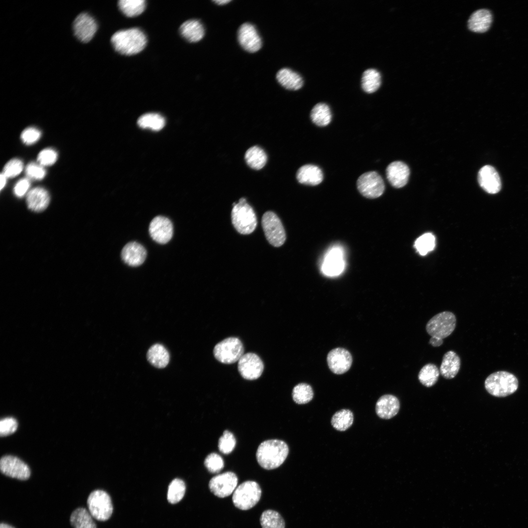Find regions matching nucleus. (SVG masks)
<instances>
[{
	"instance_id": "f257e3e1",
	"label": "nucleus",
	"mask_w": 528,
	"mask_h": 528,
	"mask_svg": "<svg viewBox=\"0 0 528 528\" xmlns=\"http://www.w3.org/2000/svg\"><path fill=\"white\" fill-rule=\"evenodd\" d=\"M289 452L287 444L279 440H269L262 442L256 452L260 465L270 470L279 467L286 460Z\"/></svg>"
},
{
	"instance_id": "f03ea898",
	"label": "nucleus",
	"mask_w": 528,
	"mask_h": 528,
	"mask_svg": "<svg viewBox=\"0 0 528 528\" xmlns=\"http://www.w3.org/2000/svg\"><path fill=\"white\" fill-rule=\"evenodd\" d=\"M110 41L116 51L126 55L140 52L147 44L146 35L138 28L119 30L113 34Z\"/></svg>"
},
{
	"instance_id": "7ed1b4c3",
	"label": "nucleus",
	"mask_w": 528,
	"mask_h": 528,
	"mask_svg": "<svg viewBox=\"0 0 528 528\" xmlns=\"http://www.w3.org/2000/svg\"><path fill=\"white\" fill-rule=\"evenodd\" d=\"M517 378L513 374L504 371L494 372L485 380L484 387L491 395L504 397L515 392L518 387Z\"/></svg>"
},
{
	"instance_id": "20e7f679",
	"label": "nucleus",
	"mask_w": 528,
	"mask_h": 528,
	"mask_svg": "<svg viewBox=\"0 0 528 528\" xmlns=\"http://www.w3.org/2000/svg\"><path fill=\"white\" fill-rule=\"evenodd\" d=\"M231 220L236 230L243 235L252 233L257 224L255 213L244 198H240L238 203H233Z\"/></svg>"
},
{
	"instance_id": "39448f33",
	"label": "nucleus",
	"mask_w": 528,
	"mask_h": 528,
	"mask_svg": "<svg viewBox=\"0 0 528 528\" xmlns=\"http://www.w3.org/2000/svg\"><path fill=\"white\" fill-rule=\"evenodd\" d=\"M262 490L259 484L253 481L243 482L233 492L232 502L238 508L247 510L254 507L259 501Z\"/></svg>"
},
{
	"instance_id": "423d86ee",
	"label": "nucleus",
	"mask_w": 528,
	"mask_h": 528,
	"mask_svg": "<svg viewBox=\"0 0 528 528\" xmlns=\"http://www.w3.org/2000/svg\"><path fill=\"white\" fill-rule=\"evenodd\" d=\"M87 505L92 517L98 521L108 520L112 513L111 498L104 490L98 489L91 492L88 498Z\"/></svg>"
},
{
	"instance_id": "0eeeda50",
	"label": "nucleus",
	"mask_w": 528,
	"mask_h": 528,
	"mask_svg": "<svg viewBox=\"0 0 528 528\" xmlns=\"http://www.w3.org/2000/svg\"><path fill=\"white\" fill-rule=\"evenodd\" d=\"M243 345L237 337H228L218 343L215 346L213 354L221 363L231 364L239 361L243 355Z\"/></svg>"
},
{
	"instance_id": "6e6552de",
	"label": "nucleus",
	"mask_w": 528,
	"mask_h": 528,
	"mask_svg": "<svg viewBox=\"0 0 528 528\" xmlns=\"http://www.w3.org/2000/svg\"><path fill=\"white\" fill-rule=\"evenodd\" d=\"M456 326V318L451 312L439 313L431 318L426 325V330L431 336L442 339L449 336Z\"/></svg>"
},
{
	"instance_id": "1a4fd4ad",
	"label": "nucleus",
	"mask_w": 528,
	"mask_h": 528,
	"mask_svg": "<svg viewBox=\"0 0 528 528\" xmlns=\"http://www.w3.org/2000/svg\"><path fill=\"white\" fill-rule=\"evenodd\" d=\"M262 225L266 239L272 245L279 247L284 243L286 240L285 230L275 213L266 212L262 217Z\"/></svg>"
},
{
	"instance_id": "9d476101",
	"label": "nucleus",
	"mask_w": 528,
	"mask_h": 528,
	"mask_svg": "<svg viewBox=\"0 0 528 528\" xmlns=\"http://www.w3.org/2000/svg\"><path fill=\"white\" fill-rule=\"evenodd\" d=\"M356 184L360 193L368 198L379 197L385 189L382 177L374 171L366 172L361 175L357 179Z\"/></svg>"
},
{
	"instance_id": "9b49d317",
	"label": "nucleus",
	"mask_w": 528,
	"mask_h": 528,
	"mask_svg": "<svg viewBox=\"0 0 528 528\" xmlns=\"http://www.w3.org/2000/svg\"><path fill=\"white\" fill-rule=\"evenodd\" d=\"M238 481V477L235 473L231 471L225 472L213 477L209 481V488L215 496L225 498L235 491Z\"/></svg>"
},
{
	"instance_id": "f8f14e48",
	"label": "nucleus",
	"mask_w": 528,
	"mask_h": 528,
	"mask_svg": "<svg viewBox=\"0 0 528 528\" xmlns=\"http://www.w3.org/2000/svg\"><path fill=\"white\" fill-rule=\"evenodd\" d=\"M264 364L256 354L248 352L243 354L238 361V369L242 376L245 379L258 378L264 370Z\"/></svg>"
},
{
	"instance_id": "ddd939ff",
	"label": "nucleus",
	"mask_w": 528,
	"mask_h": 528,
	"mask_svg": "<svg viewBox=\"0 0 528 528\" xmlns=\"http://www.w3.org/2000/svg\"><path fill=\"white\" fill-rule=\"evenodd\" d=\"M0 469L5 475L20 480H27L30 476L28 465L18 458L13 456H4L1 458Z\"/></svg>"
},
{
	"instance_id": "4468645a",
	"label": "nucleus",
	"mask_w": 528,
	"mask_h": 528,
	"mask_svg": "<svg viewBox=\"0 0 528 528\" xmlns=\"http://www.w3.org/2000/svg\"><path fill=\"white\" fill-rule=\"evenodd\" d=\"M97 29V24L90 15L86 13L79 14L73 23L74 35L80 41L87 43L94 36Z\"/></svg>"
},
{
	"instance_id": "2eb2a0df",
	"label": "nucleus",
	"mask_w": 528,
	"mask_h": 528,
	"mask_svg": "<svg viewBox=\"0 0 528 528\" xmlns=\"http://www.w3.org/2000/svg\"><path fill=\"white\" fill-rule=\"evenodd\" d=\"M149 233L151 238L156 242L165 244L173 237V226L167 218L158 216L154 218L149 225Z\"/></svg>"
},
{
	"instance_id": "dca6fc26",
	"label": "nucleus",
	"mask_w": 528,
	"mask_h": 528,
	"mask_svg": "<svg viewBox=\"0 0 528 528\" xmlns=\"http://www.w3.org/2000/svg\"><path fill=\"white\" fill-rule=\"evenodd\" d=\"M327 362L330 371L335 374H341L347 372L352 362L350 352L342 348H335L327 356Z\"/></svg>"
},
{
	"instance_id": "f3484780",
	"label": "nucleus",
	"mask_w": 528,
	"mask_h": 528,
	"mask_svg": "<svg viewBox=\"0 0 528 528\" xmlns=\"http://www.w3.org/2000/svg\"><path fill=\"white\" fill-rule=\"evenodd\" d=\"M238 38L242 47L249 52H255L262 46L261 38L254 26L251 23H244L240 27Z\"/></svg>"
},
{
	"instance_id": "a211bd4d",
	"label": "nucleus",
	"mask_w": 528,
	"mask_h": 528,
	"mask_svg": "<svg viewBox=\"0 0 528 528\" xmlns=\"http://www.w3.org/2000/svg\"><path fill=\"white\" fill-rule=\"evenodd\" d=\"M478 181L480 186L487 193L495 194L501 189V181L496 169L490 165H485L478 172Z\"/></svg>"
},
{
	"instance_id": "6ab92c4d",
	"label": "nucleus",
	"mask_w": 528,
	"mask_h": 528,
	"mask_svg": "<svg viewBox=\"0 0 528 528\" xmlns=\"http://www.w3.org/2000/svg\"><path fill=\"white\" fill-rule=\"evenodd\" d=\"M410 175L408 166L399 161L390 163L386 169V176L390 183L395 188L404 186L408 182Z\"/></svg>"
},
{
	"instance_id": "aec40b11",
	"label": "nucleus",
	"mask_w": 528,
	"mask_h": 528,
	"mask_svg": "<svg viewBox=\"0 0 528 528\" xmlns=\"http://www.w3.org/2000/svg\"><path fill=\"white\" fill-rule=\"evenodd\" d=\"M147 256L144 247L138 242H132L127 243L121 251V258L127 264L137 266L142 264Z\"/></svg>"
},
{
	"instance_id": "412c9836",
	"label": "nucleus",
	"mask_w": 528,
	"mask_h": 528,
	"mask_svg": "<svg viewBox=\"0 0 528 528\" xmlns=\"http://www.w3.org/2000/svg\"><path fill=\"white\" fill-rule=\"evenodd\" d=\"M400 403L398 398L392 395L381 396L375 405L377 415L383 419H390L395 417L398 412Z\"/></svg>"
},
{
	"instance_id": "4be33fe9",
	"label": "nucleus",
	"mask_w": 528,
	"mask_h": 528,
	"mask_svg": "<svg viewBox=\"0 0 528 528\" xmlns=\"http://www.w3.org/2000/svg\"><path fill=\"white\" fill-rule=\"evenodd\" d=\"M344 268V261L341 250L338 248L331 249L327 254L322 269L328 276H333L339 275Z\"/></svg>"
},
{
	"instance_id": "5701e85b",
	"label": "nucleus",
	"mask_w": 528,
	"mask_h": 528,
	"mask_svg": "<svg viewBox=\"0 0 528 528\" xmlns=\"http://www.w3.org/2000/svg\"><path fill=\"white\" fill-rule=\"evenodd\" d=\"M296 178L301 184L315 186L323 181V174L319 167L312 164H306L298 170Z\"/></svg>"
},
{
	"instance_id": "b1692460",
	"label": "nucleus",
	"mask_w": 528,
	"mask_h": 528,
	"mask_svg": "<svg viewBox=\"0 0 528 528\" xmlns=\"http://www.w3.org/2000/svg\"><path fill=\"white\" fill-rule=\"evenodd\" d=\"M26 204L29 209L35 212L44 210L48 205L50 197L48 192L42 187H35L26 195Z\"/></svg>"
},
{
	"instance_id": "393cba45",
	"label": "nucleus",
	"mask_w": 528,
	"mask_h": 528,
	"mask_svg": "<svg viewBox=\"0 0 528 528\" xmlns=\"http://www.w3.org/2000/svg\"><path fill=\"white\" fill-rule=\"evenodd\" d=\"M492 21L490 11L486 9L476 10L468 21V27L472 31L483 33L489 28Z\"/></svg>"
},
{
	"instance_id": "a878e982",
	"label": "nucleus",
	"mask_w": 528,
	"mask_h": 528,
	"mask_svg": "<svg viewBox=\"0 0 528 528\" xmlns=\"http://www.w3.org/2000/svg\"><path fill=\"white\" fill-rule=\"evenodd\" d=\"M461 366V359L453 351L446 352L443 355L440 368V373L445 378H453L458 373Z\"/></svg>"
},
{
	"instance_id": "bb28decb",
	"label": "nucleus",
	"mask_w": 528,
	"mask_h": 528,
	"mask_svg": "<svg viewBox=\"0 0 528 528\" xmlns=\"http://www.w3.org/2000/svg\"><path fill=\"white\" fill-rule=\"evenodd\" d=\"M181 35L190 42H197L204 35L202 23L197 20H190L184 22L179 29Z\"/></svg>"
},
{
	"instance_id": "cd10ccee",
	"label": "nucleus",
	"mask_w": 528,
	"mask_h": 528,
	"mask_svg": "<svg viewBox=\"0 0 528 528\" xmlns=\"http://www.w3.org/2000/svg\"><path fill=\"white\" fill-rule=\"evenodd\" d=\"M278 82L284 88L290 90H297L303 84V80L300 74L288 68H283L276 74Z\"/></svg>"
},
{
	"instance_id": "c85d7f7f",
	"label": "nucleus",
	"mask_w": 528,
	"mask_h": 528,
	"mask_svg": "<svg viewBox=\"0 0 528 528\" xmlns=\"http://www.w3.org/2000/svg\"><path fill=\"white\" fill-rule=\"evenodd\" d=\"M148 361L157 368H164L168 364L170 355L167 350L161 344L152 346L147 353Z\"/></svg>"
},
{
	"instance_id": "c756f323",
	"label": "nucleus",
	"mask_w": 528,
	"mask_h": 528,
	"mask_svg": "<svg viewBox=\"0 0 528 528\" xmlns=\"http://www.w3.org/2000/svg\"><path fill=\"white\" fill-rule=\"evenodd\" d=\"M244 159L247 164L255 170L263 168L267 161V155L265 152L260 147L255 146L249 148L244 155Z\"/></svg>"
},
{
	"instance_id": "7c9ffc66",
	"label": "nucleus",
	"mask_w": 528,
	"mask_h": 528,
	"mask_svg": "<svg viewBox=\"0 0 528 528\" xmlns=\"http://www.w3.org/2000/svg\"><path fill=\"white\" fill-rule=\"evenodd\" d=\"M92 517L86 508L79 507L72 512L70 522L73 528H96Z\"/></svg>"
},
{
	"instance_id": "2f4dec72",
	"label": "nucleus",
	"mask_w": 528,
	"mask_h": 528,
	"mask_svg": "<svg viewBox=\"0 0 528 528\" xmlns=\"http://www.w3.org/2000/svg\"><path fill=\"white\" fill-rule=\"evenodd\" d=\"M310 116L313 123L320 127L329 124L332 117L330 107L324 103L316 104L312 109Z\"/></svg>"
},
{
	"instance_id": "473e14b6",
	"label": "nucleus",
	"mask_w": 528,
	"mask_h": 528,
	"mask_svg": "<svg viewBox=\"0 0 528 528\" xmlns=\"http://www.w3.org/2000/svg\"><path fill=\"white\" fill-rule=\"evenodd\" d=\"M380 84L381 75L376 69L369 68L364 71L362 76L361 86L365 91L374 92L379 88Z\"/></svg>"
},
{
	"instance_id": "72a5a7b5",
	"label": "nucleus",
	"mask_w": 528,
	"mask_h": 528,
	"mask_svg": "<svg viewBox=\"0 0 528 528\" xmlns=\"http://www.w3.org/2000/svg\"><path fill=\"white\" fill-rule=\"evenodd\" d=\"M440 371L434 364L428 363L420 369L418 374L419 382L424 386L430 387L434 385L438 380Z\"/></svg>"
},
{
	"instance_id": "f704fd0d",
	"label": "nucleus",
	"mask_w": 528,
	"mask_h": 528,
	"mask_svg": "<svg viewBox=\"0 0 528 528\" xmlns=\"http://www.w3.org/2000/svg\"><path fill=\"white\" fill-rule=\"evenodd\" d=\"M353 421V415L352 412L348 409H342L333 415L331 424L336 430L344 431L351 426Z\"/></svg>"
},
{
	"instance_id": "c9c22d12",
	"label": "nucleus",
	"mask_w": 528,
	"mask_h": 528,
	"mask_svg": "<svg viewBox=\"0 0 528 528\" xmlns=\"http://www.w3.org/2000/svg\"><path fill=\"white\" fill-rule=\"evenodd\" d=\"M260 522L262 528H285V522L276 511L267 509L261 514Z\"/></svg>"
},
{
	"instance_id": "e433bc0d",
	"label": "nucleus",
	"mask_w": 528,
	"mask_h": 528,
	"mask_svg": "<svg viewBox=\"0 0 528 528\" xmlns=\"http://www.w3.org/2000/svg\"><path fill=\"white\" fill-rule=\"evenodd\" d=\"M165 123L164 117L156 113H148L141 116L137 120L138 126L143 129L149 128L154 131L162 129Z\"/></svg>"
},
{
	"instance_id": "4c0bfd02",
	"label": "nucleus",
	"mask_w": 528,
	"mask_h": 528,
	"mask_svg": "<svg viewBox=\"0 0 528 528\" xmlns=\"http://www.w3.org/2000/svg\"><path fill=\"white\" fill-rule=\"evenodd\" d=\"M118 5L124 14L131 17L138 16L144 11L146 1L144 0H120L118 2Z\"/></svg>"
},
{
	"instance_id": "58836bf2",
	"label": "nucleus",
	"mask_w": 528,
	"mask_h": 528,
	"mask_svg": "<svg viewBox=\"0 0 528 528\" xmlns=\"http://www.w3.org/2000/svg\"><path fill=\"white\" fill-rule=\"evenodd\" d=\"M292 398L298 404H303L310 402L313 397V391L311 386L305 383L296 385L293 389Z\"/></svg>"
},
{
	"instance_id": "ea45409f",
	"label": "nucleus",
	"mask_w": 528,
	"mask_h": 528,
	"mask_svg": "<svg viewBox=\"0 0 528 528\" xmlns=\"http://www.w3.org/2000/svg\"><path fill=\"white\" fill-rule=\"evenodd\" d=\"M186 490L184 482L181 479H175L170 484L168 493L167 500L172 504L179 502L183 498Z\"/></svg>"
},
{
	"instance_id": "a19ab883",
	"label": "nucleus",
	"mask_w": 528,
	"mask_h": 528,
	"mask_svg": "<svg viewBox=\"0 0 528 528\" xmlns=\"http://www.w3.org/2000/svg\"><path fill=\"white\" fill-rule=\"evenodd\" d=\"M435 244V236L432 233H427L417 239L414 246L420 255L424 256L434 249Z\"/></svg>"
},
{
	"instance_id": "79ce46f5",
	"label": "nucleus",
	"mask_w": 528,
	"mask_h": 528,
	"mask_svg": "<svg viewBox=\"0 0 528 528\" xmlns=\"http://www.w3.org/2000/svg\"><path fill=\"white\" fill-rule=\"evenodd\" d=\"M236 443V439L233 433L225 430L219 440L218 448L222 453L228 454L234 450Z\"/></svg>"
},
{
	"instance_id": "37998d69",
	"label": "nucleus",
	"mask_w": 528,
	"mask_h": 528,
	"mask_svg": "<svg viewBox=\"0 0 528 528\" xmlns=\"http://www.w3.org/2000/svg\"><path fill=\"white\" fill-rule=\"evenodd\" d=\"M207 470L212 473L220 472L224 467V462L221 457L217 453H212L205 458L204 462Z\"/></svg>"
},
{
	"instance_id": "c03bdc74",
	"label": "nucleus",
	"mask_w": 528,
	"mask_h": 528,
	"mask_svg": "<svg viewBox=\"0 0 528 528\" xmlns=\"http://www.w3.org/2000/svg\"><path fill=\"white\" fill-rule=\"evenodd\" d=\"M23 170L22 162L17 158L9 161L4 166L2 174L8 178H13L19 175Z\"/></svg>"
},
{
	"instance_id": "a18cd8bd",
	"label": "nucleus",
	"mask_w": 528,
	"mask_h": 528,
	"mask_svg": "<svg viewBox=\"0 0 528 528\" xmlns=\"http://www.w3.org/2000/svg\"><path fill=\"white\" fill-rule=\"evenodd\" d=\"M25 172L28 178L34 180L42 179L46 174L43 166L34 162H31L26 166Z\"/></svg>"
},
{
	"instance_id": "49530a36",
	"label": "nucleus",
	"mask_w": 528,
	"mask_h": 528,
	"mask_svg": "<svg viewBox=\"0 0 528 528\" xmlns=\"http://www.w3.org/2000/svg\"><path fill=\"white\" fill-rule=\"evenodd\" d=\"M58 157L57 152L52 149H45L39 154L37 161L42 166H50L53 164Z\"/></svg>"
},
{
	"instance_id": "de8ad7c7",
	"label": "nucleus",
	"mask_w": 528,
	"mask_h": 528,
	"mask_svg": "<svg viewBox=\"0 0 528 528\" xmlns=\"http://www.w3.org/2000/svg\"><path fill=\"white\" fill-rule=\"evenodd\" d=\"M18 427V423L14 418L8 417L2 418L0 421V435L6 436L14 433Z\"/></svg>"
},
{
	"instance_id": "09e8293b",
	"label": "nucleus",
	"mask_w": 528,
	"mask_h": 528,
	"mask_svg": "<svg viewBox=\"0 0 528 528\" xmlns=\"http://www.w3.org/2000/svg\"><path fill=\"white\" fill-rule=\"evenodd\" d=\"M41 132L35 128L30 127L23 131L21 135L22 141L26 145H31L36 142L40 138Z\"/></svg>"
},
{
	"instance_id": "8fccbe9b",
	"label": "nucleus",
	"mask_w": 528,
	"mask_h": 528,
	"mask_svg": "<svg viewBox=\"0 0 528 528\" xmlns=\"http://www.w3.org/2000/svg\"><path fill=\"white\" fill-rule=\"evenodd\" d=\"M30 183L28 178H24L19 180L14 187V193L18 197H22L27 192Z\"/></svg>"
},
{
	"instance_id": "3c124183",
	"label": "nucleus",
	"mask_w": 528,
	"mask_h": 528,
	"mask_svg": "<svg viewBox=\"0 0 528 528\" xmlns=\"http://www.w3.org/2000/svg\"><path fill=\"white\" fill-rule=\"evenodd\" d=\"M429 343L434 347H439L442 345L443 340L441 338L432 336L430 339Z\"/></svg>"
},
{
	"instance_id": "603ef678",
	"label": "nucleus",
	"mask_w": 528,
	"mask_h": 528,
	"mask_svg": "<svg viewBox=\"0 0 528 528\" xmlns=\"http://www.w3.org/2000/svg\"><path fill=\"white\" fill-rule=\"evenodd\" d=\"M6 177L2 173L0 175V190H1L6 184Z\"/></svg>"
},
{
	"instance_id": "864d4df0",
	"label": "nucleus",
	"mask_w": 528,
	"mask_h": 528,
	"mask_svg": "<svg viewBox=\"0 0 528 528\" xmlns=\"http://www.w3.org/2000/svg\"><path fill=\"white\" fill-rule=\"evenodd\" d=\"M213 1L215 2V3H216L218 4L222 5V4H226V3H228V2H230L231 1V0H214Z\"/></svg>"
},
{
	"instance_id": "5fc2aeb1",
	"label": "nucleus",
	"mask_w": 528,
	"mask_h": 528,
	"mask_svg": "<svg viewBox=\"0 0 528 528\" xmlns=\"http://www.w3.org/2000/svg\"><path fill=\"white\" fill-rule=\"evenodd\" d=\"M0 528H14L13 527L8 525V524H7L1 523L0 524Z\"/></svg>"
}]
</instances>
